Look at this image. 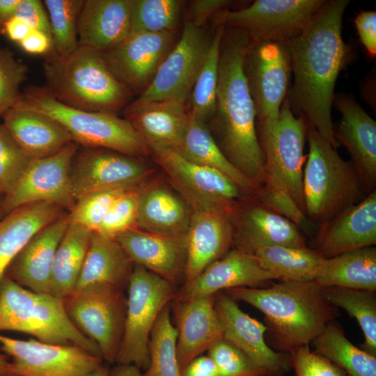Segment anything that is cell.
I'll return each mask as SVG.
<instances>
[{
	"label": "cell",
	"instance_id": "obj_33",
	"mask_svg": "<svg viewBox=\"0 0 376 376\" xmlns=\"http://www.w3.org/2000/svg\"><path fill=\"white\" fill-rule=\"evenodd\" d=\"M63 207L39 202L18 207L0 219V283L15 257L38 230L61 215Z\"/></svg>",
	"mask_w": 376,
	"mask_h": 376
},
{
	"label": "cell",
	"instance_id": "obj_5",
	"mask_svg": "<svg viewBox=\"0 0 376 376\" xmlns=\"http://www.w3.org/2000/svg\"><path fill=\"white\" fill-rule=\"evenodd\" d=\"M308 154L304 167V214L318 226L366 196L351 161H345L312 126L307 124Z\"/></svg>",
	"mask_w": 376,
	"mask_h": 376
},
{
	"label": "cell",
	"instance_id": "obj_53",
	"mask_svg": "<svg viewBox=\"0 0 376 376\" xmlns=\"http://www.w3.org/2000/svg\"><path fill=\"white\" fill-rule=\"evenodd\" d=\"M230 2L227 0L191 1L188 10V21L197 26L202 27L210 16L223 11Z\"/></svg>",
	"mask_w": 376,
	"mask_h": 376
},
{
	"label": "cell",
	"instance_id": "obj_46",
	"mask_svg": "<svg viewBox=\"0 0 376 376\" xmlns=\"http://www.w3.org/2000/svg\"><path fill=\"white\" fill-rule=\"evenodd\" d=\"M138 197V188L122 191L113 202L96 233L115 238L136 228Z\"/></svg>",
	"mask_w": 376,
	"mask_h": 376
},
{
	"label": "cell",
	"instance_id": "obj_44",
	"mask_svg": "<svg viewBox=\"0 0 376 376\" xmlns=\"http://www.w3.org/2000/svg\"><path fill=\"white\" fill-rule=\"evenodd\" d=\"M265 178L256 196L262 205L285 217L307 233L312 224L295 202L276 170L265 164Z\"/></svg>",
	"mask_w": 376,
	"mask_h": 376
},
{
	"label": "cell",
	"instance_id": "obj_16",
	"mask_svg": "<svg viewBox=\"0 0 376 376\" xmlns=\"http://www.w3.org/2000/svg\"><path fill=\"white\" fill-rule=\"evenodd\" d=\"M78 144L72 141L57 153L31 160L15 186L3 198V215L22 206L39 203H55L63 207L75 204L70 169Z\"/></svg>",
	"mask_w": 376,
	"mask_h": 376
},
{
	"label": "cell",
	"instance_id": "obj_10",
	"mask_svg": "<svg viewBox=\"0 0 376 376\" xmlns=\"http://www.w3.org/2000/svg\"><path fill=\"white\" fill-rule=\"evenodd\" d=\"M212 35L209 36L203 27L187 20L179 40L159 67L149 86L127 104L124 113L164 102L187 103Z\"/></svg>",
	"mask_w": 376,
	"mask_h": 376
},
{
	"label": "cell",
	"instance_id": "obj_47",
	"mask_svg": "<svg viewBox=\"0 0 376 376\" xmlns=\"http://www.w3.org/2000/svg\"><path fill=\"white\" fill-rule=\"evenodd\" d=\"M32 159L0 124V187L4 194L15 186Z\"/></svg>",
	"mask_w": 376,
	"mask_h": 376
},
{
	"label": "cell",
	"instance_id": "obj_57",
	"mask_svg": "<svg viewBox=\"0 0 376 376\" xmlns=\"http://www.w3.org/2000/svg\"><path fill=\"white\" fill-rule=\"evenodd\" d=\"M20 0H0V32L3 31L5 23L14 17Z\"/></svg>",
	"mask_w": 376,
	"mask_h": 376
},
{
	"label": "cell",
	"instance_id": "obj_6",
	"mask_svg": "<svg viewBox=\"0 0 376 376\" xmlns=\"http://www.w3.org/2000/svg\"><path fill=\"white\" fill-rule=\"evenodd\" d=\"M1 331L22 332L49 344L76 345L102 358L97 345L69 319L63 298L31 291L6 276L0 283Z\"/></svg>",
	"mask_w": 376,
	"mask_h": 376
},
{
	"label": "cell",
	"instance_id": "obj_22",
	"mask_svg": "<svg viewBox=\"0 0 376 376\" xmlns=\"http://www.w3.org/2000/svg\"><path fill=\"white\" fill-rule=\"evenodd\" d=\"M239 209L233 217V249L253 254L273 246L307 247L301 230L292 221L260 203L256 199Z\"/></svg>",
	"mask_w": 376,
	"mask_h": 376
},
{
	"label": "cell",
	"instance_id": "obj_58",
	"mask_svg": "<svg viewBox=\"0 0 376 376\" xmlns=\"http://www.w3.org/2000/svg\"><path fill=\"white\" fill-rule=\"evenodd\" d=\"M110 373L111 376H142L141 369L132 364L116 363Z\"/></svg>",
	"mask_w": 376,
	"mask_h": 376
},
{
	"label": "cell",
	"instance_id": "obj_25",
	"mask_svg": "<svg viewBox=\"0 0 376 376\" xmlns=\"http://www.w3.org/2000/svg\"><path fill=\"white\" fill-rule=\"evenodd\" d=\"M376 244V191L319 226L314 249L324 258Z\"/></svg>",
	"mask_w": 376,
	"mask_h": 376
},
{
	"label": "cell",
	"instance_id": "obj_48",
	"mask_svg": "<svg viewBox=\"0 0 376 376\" xmlns=\"http://www.w3.org/2000/svg\"><path fill=\"white\" fill-rule=\"evenodd\" d=\"M207 355L221 376H265L245 354L223 338L210 347Z\"/></svg>",
	"mask_w": 376,
	"mask_h": 376
},
{
	"label": "cell",
	"instance_id": "obj_49",
	"mask_svg": "<svg viewBox=\"0 0 376 376\" xmlns=\"http://www.w3.org/2000/svg\"><path fill=\"white\" fill-rule=\"evenodd\" d=\"M28 69L7 49L0 48V116L19 100Z\"/></svg>",
	"mask_w": 376,
	"mask_h": 376
},
{
	"label": "cell",
	"instance_id": "obj_45",
	"mask_svg": "<svg viewBox=\"0 0 376 376\" xmlns=\"http://www.w3.org/2000/svg\"><path fill=\"white\" fill-rule=\"evenodd\" d=\"M122 191H99L79 198L75 202L70 213L68 214L69 223L96 232L113 202Z\"/></svg>",
	"mask_w": 376,
	"mask_h": 376
},
{
	"label": "cell",
	"instance_id": "obj_35",
	"mask_svg": "<svg viewBox=\"0 0 376 376\" xmlns=\"http://www.w3.org/2000/svg\"><path fill=\"white\" fill-rule=\"evenodd\" d=\"M315 281L322 287L375 292L376 248H361L325 258Z\"/></svg>",
	"mask_w": 376,
	"mask_h": 376
},
{
	"label": "cell",
	"instance_id": "obj_11",
	"mask_svg": "<svg viewBox=\"0 0 376 376\" xmlns=\"http://www.w3.org/2000/svg\"><path fill=\"white\" fill-rule=\"evenodd\" d=\"M244 68L256 113V132L272 129L290 88L292 68L285 43L251 42Z\"/></svg>",
	"mask_w": 376,
	"mask_h": 376
},
{
	"label": "cell",
	"instance_id": "obj_2",
	"mask_svg": "<svg viewBox=\"0 0 376 376\" xmlns=\"http://www.w3.org/2000/svg\"><path fill=\"white\" fill-rule=\"evenodd\" d=\"M250 43L244 31L224 27L215 111L207 125L233 166L261 185L265 178V159L257 135L256 109L244 68Z\"/></svg>",
	"mask_w": 376,
	"mask_h": 376
},
{
	"label": "cell",
	"instance_id": "obj_40",
	"mask_svg": "<svg viewBox=\"0 0 376 376\" xmlns=\"http://www.w3.org/2000/svg\"><path fill=\"white\" fill-rule=\"evenodd\" d=\"M322 290L330 304L344 309L357 320L365 338L360 348L376 356L375 292L336 286L322 287Z\"/></svg>",
	"mask_w": 376,
	"mask_h": 376
},
{
	"label": "cell",
	"instance_id": "obj_28",
	"mask_svg": "<svg viewBox=\"0 0 376 376\" xmlns=\"http://www.w3.org/2000/svg\"><path fill=\"white\" fill-rule=\"evenodd\" d=\"M138 196L137 228L167 236L186 235L192 210L180 194L156 182L139 187Z\"/></svg>",
	"mask_w": 376,
	"mask_h": 376
},
{
	"label": "cell",
	"instance_id": "obj_50",
	"mask_svg": "<svg viewBox=\"0 0 376 376\" xmlns=\"http://www.w3.org/2000/svg\"><path fill=\"white\" fill-rule=\"evenodd\" d=\"M290 355L296 376H346L329 360L311 351L309 345L300 347Z\"/></svg>",
	"mask_w": 376,
	"mask_h": 376
},
{
	"label": "cell",
	"instance_id": "obj_41",
	"mask_svg": "<svg viewBox=\"0 0 376 376\" xmlns=\"http://www.w3.org/2000/svg\"><path fill=\"white\" fill-rule=\"evenodd\" d=\"M170 304L162 310L152 329L149 364L142 376H181L175 350L177 332L171 320Z\"/></svg>",
	"mask_w": 376,
	"mask_h": 376
},
{
	"label": "cell",
	"instance_id": "obj_4",
	"mask_svg": "<svg viewBox=\"0 0 376 376\" xmlns=\"http://www.w3.org/2000/svg\"><path fill=\"white\" fill-rule=\"evenodd\" d=\"M47 89L59 102L87 111L116 114L130 102L132 93L111 72L102 53L79 45L65 58L44 63Z\"/></svg>",
	"mask_w": 376,
	"mask_h": 376
},
{
	"label": "cell",
	"instance_id": "obj_17",
	"mask_svg": "<svg viewBox=\"0 0 376 376\" xmlns=\"http://www.w3.org/2000/svg\"><path fill=\"white\" fill-rule=\"evenodd\" d=\"M174 45L175 31L134 33L101 53L113 75L132 94L139 95Z\"/></svg>",
	"mask_w": 376,
	"mask_h": 376
},
{
	"label": "cell",
	"instance_id": "obj_7",
	"mask_svg": "<svg viewBox=\"0 0 376 376\" xmlns=\"http://www.w3.org/2000/svg\"><path fill=\"white\" fill-rule=\"evenodd\" d=\"M43 113L60 123L85 148H104L140 157L151 154L126 118L77 109L57 100L47 87L30 86L15 104Z\"/></svg>",
	"mask_w": 376,
	"mask_h": 376
},
{
	"label": "cell",
	"instance_id": "obj_12",
	"mask_svg": "<svg viewBox=\"0 0 376 376\" xmlns=\"http://www.w3.org/2000/svg\"><path fill=\"white\" fill-rule=\"evenodd\" d=\"M324 0H256L238 10L221 11L218 22L246 33L252 42L285 43L301 33Z\"/></svg>",
	"mask_w": 376,
	"mask_h": 376
},
{
	"label": "cell",
	"instance_id": "obj_38",
	"mask_svg": "<svg viewBox=\"0 0 376 376\" xmlns=\"http://www.w3.org/2000/svg\"><path fill=\"white\" fill-rule=\"evenodd\" d=\"M312 343L315 352L338 366L346 376H376V356L352 343L339 324L329 323Z\"/></svg>",
	"mask_w": 376,
	"mask_h": 376
},
{
	"label": "cell",
	"instance_id": "obj_9",
	"mask_svg": "<svg viewBox=\"0 0 376 376\" xmlns=\"http://www.w3.org/2000/svg\"><path fill=\"white\" fill-rule=\"evenodd\" d=\"M63 302L73 324L97 345L103 361L115 363L126 320L125 291L109 284L92 283L73 291Z\"/></svg>",
	"mask_w": 376,
	"mask_h": 376
},
{
	"label": "cell",
	"instance_id": "obj_51",
	"mask_svg": "<svg viewBox=\"0 0 376 376\" xmlns=\"http://www.w3.org/2000/svg\"><path fill=\"white\" fill-rule=\"evenodd\" d=\"M43 5L39 0H20L14 16L22 19L32 29L42 31L51 38L49 17Z\"/></svg>",
	"mask_w": 376,
	"mask_h": 376
},
{
	"label": "cell",
	"instance_id": "obj_1",
	"mask_svg": "<svg viewBox=\"0 0 376 376\" xmlns=\"http://www.w3.org/2000/svg\"><path fill=\"white\" fill-rule=\"evenodd\" d=\"M349 0L327 1L310 24L285 45L294 80L288 95L294 114L301 116L334 148L331 107L337 78L350 58L342 37Z\"/></svg>",
	"mask_w": 376,
	"mask_h": 376
},
{
	"label": "cell",
	"instance_id": "obj_3",
	"mask_svg": "<svg viewBox=\"0 0 376 376\" xmlns=\"http://www.w3.org/2000/svg\"><path fill=\"white\" fill-rule=\"evenodd\" d=\"M223 292L263 313L273 346L289 354L309 345L339 315L316 281H279L267 288L240 287Z\"/></svg>",
	"mask_w": 376,
	"mask_h": 376
},
{
	"label": "cell",
	"instance_id": "obj_37",
	"mask_svg": "<svg viewBox=\"0 0 376 376\" xmlns=\"http://www.w3.org/2000/svg\"><path fill=\"white\" fill-rule=\"evenodd\" d=\"M253 255L262 267L281 282L315 281L325 259L308 246H267Z\"/></svg>",
	"mask_w": 376,
	"mask_h": 376
},
{
	"label": "cell",
	"instance_id": "obj_19",
	"mask_svg": "<svg viewBox=\"0 0 376 376\" xmlns=\"http://www.w3.org/2000/svg\"><path fill=\"white\" fill-rule=\"evenodd\" d=\"M214 307L223 338L245 354L265 376H283L292 368L290 355L272 349L265 340V325L244 313L236 301L217 292Z\"/></svg>",
	"mask_w": 376,
	"mask_h": 376
},
{
	"label": "cell",
	"instance_id": "obj_42",
	"mask_svg": "<svg viewBox=\"0 0 376 376\" xmlns=\"http://www.w3.org/2000/svg\"><path fill=\"white\" fill-rule=\"evenodd\" d=\"M84 0H45L54 55L65 58L79 46L78 19Z\"/></svg>",
	"mask_w": 376,
	"mask_h": 376
},
{
	"label": "cell",
	"instance_id": "obj_39",
	"mask_svg": "<svg viewBox=\"0 0 376 376\" xmlns=\"http://www.w3.org/2000/svg\"><path fill=\"white\" fill-rule=\"evenodd\" d=\"M224 27L221 23H217L189 95L190 117L206 124L215 111L220 46Z\"/></svg>",
	"mask_w": 376,
	"mask_h": 376
},
{
	"label": "cell",
	"instance_id": "obj_18",
	"mask_svg": "<svg viewBox=\"0 0 376 376\" xmlns=\"http://www.w3.org/2000/svg\"><path fill=\"white\" fill-rule=\"evenodd\" d=\"M306 132V120L293 113L287 96L273 128L258 134L265 164L271 165L276 170L304 213L302 180L306 160L304 152Z\"/></svg>",
	"mask_w": 376,
	"mask_h": 376
},
{
	"label": "cell",
	"instance_id": "obj_24",
	"mask_svg": "<svg viewBox=\"0 0 376 376\" xmlns=\"http://www.w3.org/2000/svg\"><path fill=\"white\" fill-rule=\"evenodd\" d=\"M115 239L135 265L178 287L184 284L187 260L186 235L167 236L136 228Z\"/></svg>",
	"mask_w": 376,
	"mask_h": 376
},
{
	"label": "cell",
	"instance_id": "obj_60",
	"mask_svg": "<svg viewBox=\"0 0 376 376\" xmlns=\"http://www.w3.org/2000/svg\"><path fill=\"white\" fill-rule=\"evenodd\" d=\"M89 376H111L110 368L104 363L96 368Z\"/></svg>",
	"mask_w": 376,
	"mask_h": 376
},
{
	"label": "cell",
	"instance_id": "obj_31",
	"mask_svg": "<svg viewBox=\"0 0 376 376\" xmlns=\"http://www.w3.org/2000/svg\"><path fill=\"white\" fill-rule=\"evenodd\" d=\"M125 115L150 153L159 150H174L190 120L187 103L178 101L148 105Z\"/></svg>",
	"mask_w": 376,
	"mask_h": 376
},
{
	"label": "cell",
	"instance_id": "obj_29",
	"mask_svg": "<svg viewBox=\"0 0 376 376\" xmlns=\"http://www.w3.org/2000/svg\"><path fill=\"white\" fill-rule=\"evenodd\" d=\"M132 0H84L78 19L79 45L103 52L130 33Z\"/></svg>",
	"mask_w": 376,
	"mask_h": 376
},
{
	"label": "cell",
	"instance_id": "obj_30",
	"mask_svg": "<svg viewBox=\"0 0 376 376\" xmlns=\"http://www.w3.org/2000/svg\"><path fill=\"white\" fill-rule=\"evenodd\" d=\"M2 118L10 135L33 159L53 155L73 141L60 123L40 112L14 106Z\"/></svg>",
	"mask_w": 376,
	"mask_h": 376
},
{
	"label": "cell",
	"instance_id": "obj_15",
	"mask_svg": "<svg viewBox=\"0 0 376 376\" xmlns=\"http://www.w3.org/2000/svg\"><path fill=\"white\" fill-rule=\"evenodd\" d=\"M0 344V350L12 359L15 376H89L104 361L73 344L22 340L1 334Z\"/></svg>",
	"mask_w": 376,
	"mask_h": 376
},
{
	"label": "cell",
	"instance_id": "obj_52",
	"mask_svg": "<svg viewBox=\"0 0 376 376\" xmlns=\"http://www.w3.org/2000/svg\"><path fill=\"white\" fill-rule=\"evenodd\" d=\"M359 37L368 54L376 55V13L374 10L361 11L354 19Z\"/></svg>",
	"mask_w": 376,
	"mask_h": 376
},
{
	"label": "cell",
	"instance_id": "obj_62",
	"mask_svg": "<svg viewBox=\"0 0 376 376\" xmlns=\"http://www.w3.org/2000/svg\"><path fill=\"white\" fill-rule=\"evenodd\" d=\"M1 195H4V194H3L2 189L0 187V196H1Z\"/></svg>",
	"mask_w": 376,
	"mask_h": 376
},
{
	"label": "cell",
	"instance_id": "obj_27",
	"mask_svg": "<svg viewBox=\"0 0 376 376\" xmlns=\"http://www.w3.org/2000/svg\"><path fill=\"white\" fill-rule=\"evenodd\" d=\"M61 214L34 234L8 266L5 276L18 285L39 293H49L54 258L68 226Z\"/></svg>",
	"mask_w": 376,
	"mask_h": 376
},
{
	"label": "cell",
	"instance_id": "obj_26",
	"mask_svg": "<svg viewBox=\"0 0 376 376\" xmlns=\"http://www.w3.org/2000/svg\"><path fill=\"white\" fill-rule=\"evenodd\" d=\"M273 279L253 254L233 249L191 282L178 287L173 300L192 299L234 288H253Z\"/></svg>",
	"mask_w": 376,
	"mask_h": 376
},
{
	"label": "cell",
	"instance_id": "obj_59",
	"mask_svg": "<svg viewBox=\"0 0 376 376\" xmlns=\"http://www.w3.org/2000/svg\"><path fill=\"white\" fill-rule=\"evenodd\" d=\"M0 376H15L13 365L6 354L0 353Z\"/></svg>",
	"mask_w": 376,
	"mask_h": 376
},
{
	"label": "cell",
	"instance_id": "obj_8",
	"mask_svg": "<svg viewBox=\"0 0 376 376\" xmlns=\"http://www.w3.org/2000/svg\"><path fill=\"white\" fill-rule=\"evenodd\" d=\"M178 286L145 267L135 265L127 290V307L118 364H132L146 370L152 329L162 310L175 298Z\"/></svg>",
	"mask_w": 376,
	"mask_h": 376
},
{
	"label": "cell",
	"instance_id": "obj_34",
	"mask_svg": "<svg viewBox=\"0 0 376 376\" xmlns=\"http://www.w3.org/2000/svg\"><path fill=\"white\" fill-rule=\"evenodd\" d=\"M174 151L191 162L221 173L248 195L256 198L260 185L244 176L227 159L206 123L190 117L185 135Z\"/></svg>",
	"mask_w": 376,
	"mask_h": 376
},
{
	"label": "cell",
	"instance_id": "obj_54",
	"mask_svg": "<svg viewBox=\"0 0 376 376\" xmlns=\"http://www.w3.org/2000/svg\"><path fill=\"white\" fill-rule=\"evenodd\" d=\"M19 44L24 52L32 54H45L52 49L51 38L45 33L36 29H31Z\"/></svg>",
	"mask_w": 376,
	"mask_h": 376
},
{
	"label": "cell",
	"instance_id": "obj_20",
	"mask_svg": "<svg viewBox=\"0 0 376 376\" xmlns=\"http://www.w3.org/2000/svg\"><path fill=\"white\" fill-rule=\"evenodd\" d=\"M334 103L341 113L334 137L347 150L368 195L376 187V123L352 95H335Z\"/></svg>",
	"mask_w": 376,
	"mask_h": 376
},
{
	"label": "cell",
	"instance_id": "obj_43",
	"mask_svg": "<svg viewBox=\"0 0 376 376\" xmlns=\"http://www.w3.org/2000/svg\"><path fill=\"white\" fill-rule=\"evenodd\" d=\"M182 4L179 0H132L130 33L175 31Z\"/></svg>",
	"mask_w": 376,
	"mask_h": 376
},
{
	"label": "cell",
	"instance_id": "obj_23",
	"mask_svg": "<svg viewBox=\"0 0 376 376\" xmlns=\"http://www.w3.org/2000/svg\"><path fill=\"white\" fill-rule=\"evenodd\" d=\"M237 206L232 210L192 211L186 233L187 260L184 284L191 282L229 251Z\"/></svg>",
	"mask_w": 376,
	"mask_h": 376
},
{
	"label": "cell",
	"instance_id": "obj_21",
	"mask_svg": "<svg viewBox=\"0 0 376 376\" xmlns=\"http://www.w3.org/2000/svg\"><path fill=\"white\" fill-rule=\"evenodd\" d=\"M176 332V357L180 370L220 338L222 327L214 307V294L171 304Z\"/></svg>",
	"mask_w": 376,
	"mask_h": 376
},
{
	"label": "cell",
	"instance_id": "obj_55",
	"mask_svg": "<svg viewBox=\"0 0 376 376\" xmlns=\"http://www.w3.org/2000/svg\"><path fill=\"white\" fill-rule=\"evenodd\" d=\"M181 376H221L218 369L208 356L201 355L181 370Z\"/></svg>",
	"mask_w": 376,
	"mask_h": 376
},
{
	"label": "cell",
	"instance_id": "obj_14",
	"mask_svg": "<svg viewBox=\"0 0 376 376\" xmlns=\"http://www.w3.org/2000/svg\"><path fill=\"white\" fill-rule=\"evenodd\" d=\"M138 158L104 148H86L77 155L76 152L70 169L75 202L95 191L141 187L150 170Z\"/></svg>",
	"mask_w": 376,
	"mask_h": 376
},
{
	"label": "cell",
	"instance_id": "obj_56",
	"mask_svg": "<svg viewBox=\"0 0 376 376\" xmlns=\"http://www.w3.org/2000/svg\"><path fill=\"white\" fill-rule=\"evenodd\" d=\"M32 29L22 19L14 16L4 24L3 32L13 41L20 42Z\"/></svg>",
	"mask_w": 376,
	"mask_h": 376
},
{
	"label": "cell",
	"instance_id": "obj_32",
	"mask_svg": "<svg viewBox=\"0 0 376 376\" xmlns=\"http://www.w3.org/2000/svg\"><path fill=\"white\" fill-rule=\"evenodd\" d=\"M134 267V263L115 238L92 232L75 290L92 283H105L125 291Z\"/></svg>",
	"mask_w": 376,
	"mask_h": 376
},
{
	"label": "cell",
	"instance_id": "obj_36",
	"mask_svg": "<svg viewBox=\"0 0 376 376\" xmlns=\"http://www.w3.org/2000/svg\"><path fill=\"white\" fill-rule=\"evenodd\" d=\"M91 234L92 232L85 228L69 224L54 258L49 294L64 298L75 290Z\"/></svg>",
	"mask_w": 376,
	"mask_h": 376
},
{
	"label": "cell",
	"instance_id": "obj_61",
	"mask_svg": "<svg viewBox=\"0 0 376 376\" xmlns=\"http://www.w3.org/2000/svg\"><path fill=\"white\" fill-rule=\"evenodd\" d=\"M4 195L0 196V219L4 216L3 212V198Z\"/></svg>",
	"mask_w": 376,
	"mask_h": 376
},
{
	"label": "cell",
	"instance_id": "obj_13",
	"mask_svg": "<svg viewBox=\"0 0 376 376\" xmlns=\"http://www.w3.org/2000/svg\"><path fill=\"white\" fill-rule=\"evenodd\" d=\"M192 211L235 209L252 197L221 173L191 162L173 150L151 152Z\"/></svg>",
	"mask_w": 376,
	"mask_h": 376
}]
</instances>
